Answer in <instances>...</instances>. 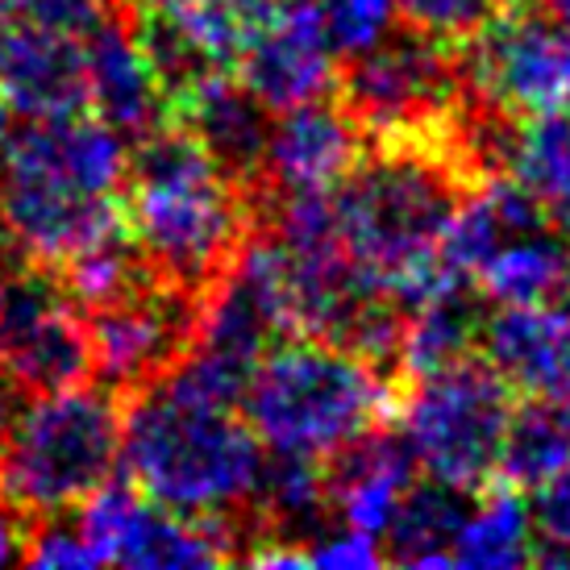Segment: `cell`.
Listing matches in <instances>:
<instances>
[{"label":"cell","mask_w":570,"mask_h":570,"mask_svg":"<svg viewBox=\"0 0 570 570\" xmlns=\"http://www.w3.org/2000/svg\"><path fill=\"white\" fill-rule=\"evenodd\" d=\"M479 188V179L438 138H366L330 188L337 242L366 279L392 287L404 308L445 279L438 246L454 208Z\"/></svg>","instance_id":"6da1fadb"},{"label":"cell","mask_w":570,"mask_h":570,"mask_svg":"<svg viewBox=\"0 0 570 570\" xmlns=\"http://www.w3.org/2000/svg\"><path fill=\"white\" fill-rule=\"evenodd\" d=\"M129 142L100 117H33L0 146V229L21 258L59 267L121 229Z\"/></svg>","instance_id":"7a4b0ae2"},{"label":"cell","mask_w":570,"mask_h":570,"mask_svg":"<svg viewBox=\"0 0 570 570\" xmlns=\"http://www.w3.org/2000/svg\"><path fill=\"white\" fill-rule=\"evenodd\" d=\"M121 217L155 279L205 296L254 234V200L184 126L129 142Z\"/></svg>","instance_id":"3957f363"},{"label":"cell","mask_w":570,"mask_h":570,"mask_svg":"<svg viewBox=\"0 0 570 570\" xmlns=\"http://www.w3.org/2000/svg\"><path fill=\"white\" fill-rule=\"evenodd\" d=\"M117 462L155 504L234 524L246 550V512L267 459L238 409L191 396L163 375L121 400Z\"/></svg>","instance_id":"277c9868"},{"label":"cell","mask_w":570,"mask_h":570,"mask_svg":"<svg viewBox=\"0 0 570 570\" xmlns=\"http://www.w3.org/2000/svg\"><path fill=\"white\" fill-rule=\"evenodd\" d=\"M396 404L400 383L383 366L317 337H284L258 358L238 409L267 454L325 462Z\"/></svg>","instance_id":"5b68a950"},{"label":"cell","mask_w":570,"mask_h":570,"mask_svg":"<svg viewBox=\"0 0 570 570\" xmlns=\"http://www.w3.org/2000/svg\"><path fill=\"white\" fill-rule=\"evenodd\" d=\"M121 454V396L105 383H71L13 404L0 429V508L26 529L76 508Z\"/></svg>","instance_id":"8992f818"},{"label":"cell","mask_w":570,"mask_h":570,"mask_svg":"<svg viewBox=\"0 0 570 570\" xmlns=\"http://www.w3.org/2000/svg\"><path fill=\"white\" fill-rule=\"evenodd\" d=\"M508 416L512 387L479 354L400 387V438L416 471L466 491L500 475Z\"/></svg>","instance_id":"52a82bcc"},{"label":"cell","mask_w":570,"mask_h":570,"mask_svg":"<svg viewBox=\"0 0 570 570\" xmlns=\"http://www.w3.org/2000/svg\"><path fill=\"white\" fill-rule=\"evenodd\" d=\"M333 92L363 138H438L454 121L466 83L459 47L400 26L346 55Z\"/></svg>","instance_id":"ba28073f"},{"label":"cell","mask_w":570,"mask_h":570,"mask_svg":"<svg viewBox=\"0 0 570 570\" xmlns=\"http://www.w3.org/2000/svg\"><path fill=\"white\" fill-rule=\"evenodd\" d=\"M466 92L512 117L570 109V30L546 0H504L459 47Z\"/></svg>","instance_id":"9c48e42d"},{"label":"cell","mask_w":570,"mask_h":570,"mask_svg":"<svg viewBox=\"0 0 570 570\" xmlns=\"http://www.w3.org/2000/svg\"><path fill=\"white\" fill-rule=\"evenodd\" d=\"M76 521L100 567L208 570L238 562L242 554L234 524L163 508L134 483H112V479H105L76 508Z\"/></svg>","instance_id":"30bf717a"},{"label":"cell","mask_w":570,"mask_h":570,"mask_svg":"<svg viewBox=\"0 0 570 570\" xmlns=\"http://www.w3.org/2000/svg\"><path fill=\"white\" fill-rule=\"evenodd\" d=\"M0 375L17 396L71 387L92 375L80 304L47 263L21 258L0 284Z\"/></svg>","instance_id":"8fae6325"},{"label":"cell","mask_w":570,"mask_h":570,"mask_svg":"<svg viewBox=\"0 0 570 570\" xmlns=\"http://www.w3.org/2000/svg\"><path fill=\"white\" fill-rule=\"evenodd\" d=\"M200 301L205 296L150 279L100 308H88L83 333H88L96 383H105L126 400L163 380L196 346Z\"/></svg>","instance_id":"7c38bea8"},{"label":"cell","mask_w":570,"mask_h":570,"mask_svg":"<svg viewBox=\"0 0 570 570\" xmlns=\"http://www.w3.org/2000/svg\"><path fill=\"white\" fill-rule=\"evenodd\" d=\"M342 55L333 50L313 0H275L271 17L246 38L234 76L271 112L296 109L337 88Z\"/></svg>","instance_id":"4fadbf2b"},{"label":"cell","mask_w":570,"mask_h":570,"mask_svg":"<svg viewBox=\"0 0 570 570\" xmlns=\"http://www.w3.org/2000/svg\"><path fill=\"white\" fill-rule=\"evenodd\" d=\"M83 80L88 109L112 126L126 142H138L163 121H171V100L146 47L134 33L129 9L112 0L109 13L83 33Z\"/></svg>","instance_id":"5bb4252c"},{"label":"cell","mask_w":570,"mask_h":570,"mask_svg":"<svg viewBox=\"0 0 570 570\" xmlns=\"http://www.w3.org/2000/svg\"><path fill=\"white\" fill-rule=\"evenodd\" d=\"M363 129L342 109V100H308L284 109L271 121L263 179L254 191V213H263L271 196H296V191H330L363 155Z\"/></svg>","instance_id":"9a60e30c"},{"label":"cell","mask_w":570,"mask_h":570,"mask_svg":"<svg viewBox=\"0 0 570 570\" xmlns=\"http://www.w3.org/2000/svg\"><path fill=\"white\" fill-rule=\"evenodd\" d=\"M171 121L188 129L208 150V159L217 163L238 188L250 191L254 200L271 138V109L229 67H213L175 96Z\"/></svg>","instance_id":"2e32d148"},{"label":"cell","mask_w":570,"mask_h":570,"mask_svg":"<svg viewBox=\"0 0 570 570\" xmlns=\"http://www.w3.org/2000/svg\"><path fill=\"white\" fill-rule=\"evenodd\" d=\"M479 350L524 396H570V321L562 304H500L483 317Z\"/></svg>","instance_id":"e0dca14e"},{"label":"cell","mask_w":570,"mask_h":570,"mask_svg":"<svg viewBox=\"0 0 570 570\" xmlns=\"http://www.w3.org/2000/svg\"><path fill=\"white\" fill-rule=\"evenodd\" d=\"M321 471H325L333 517L366 538H383L400 495L416 479V459L400 433L375 425L342 450H333L330 459L321 462Z\"/></svg>","instance_id":"ac0fdd59"},{"label":"cell","mask_w":570,"mask_h":570,"mask_svg":"<svg viewBox=\"0 0 570 570\" xmlns=\"http://www.w3.org/2000/svg\"><path fill=\"white\" fill-rule=\"evenodd\" d=\"M0 96L13 117H67L88 109L80 38L17 26L0 63Z\"/></svg>","instance_id":"d6986e66"},{"label":"cell","mask_w":570,"mask_h":570,"mask_svg":"<svg viewBox=\"0 0 570 570\" xmlns=\"http://www.w3.org/2000/svg\"><path fill=\"white\" fill-rule=\"evenodd\" d=\"M483 296L471 279L445 275L429 287L425 296L409 304L404 317V337L396 354L400 387L412 380H425L433 371L471 358L479 350V330H483Z\"/></svg>","instance_id":"ffe728a7"},{"label":"cell","mask_w":570,"mask_h":570,"mask_svg":"<svg viewBox=\"0 0 570 570\" xmlns=\"http://www.w3.org/2000/svg\"><path fill=\"white\" fill-rule=\"evenodd\" d=\"M475 504V491L454 488L445 479H433L416 471L404 495H400L392 521L383 529V562L387 567H454V541L466 521V512Z\"/></svg>","instance_id":"44dd1931"},{"label":"cell","mask_w":570,"mask_h":570,"mask_svg":"<svg viewBox=\"0 0 570 570\" xmlns=\"http://www.w3.org/2000/svg\"><path fill=\"white\" fill-rule=\"evenodd\" d=\"M471 284L491 304H550L570 287V229L538 225L491 254Z\"/></svg>","instance_id":"7402d4cb"},{"label":"cell","mask_w":570,"mask_h":570,"mask_svg":"<svg viewBox=\"0 0 570 570\" xmlns=\"http://www.w3.org/2000/svg\"><path fill=\"white\" fill-rule=\"evenodd\" d=\"M450 562L471 570L533 567V524H529V508L521 504L517 483L495 475L488 488H479Z\"/></svg>","instance_id":"603a6c76"},{"label":"cell","mask_w":570,"mask_h":570,"mask_svg":"<svg viewBox=\"0 0 570 570\" xmlns=\"http://www.w3.org/2000/svg\"><path fill=\"white\" fill-rule=\"evenodd\" d=\"M570 466V396H529L512 409L500 450V479L538 488Z\"/></svg>","instance_id":"cb8c5ba5"},{"label":"cell","mask_w":570,"mask_h":570,"mask_svg":"<svg viewBox=\"0 0 570 570\" xmlns=\"http://www.w3.org/2000/svg\"><path fill=\"white\" fill-rule=\"evenodd\" d=\"M508 179H517L550 222L570 229V109L521 117Z\"/></svg>","instance_id":"d4e9b609"},{"label":"cell","mask_w":570,"mask_h":570,"mask_svg":"<svg viewBox=\"0 0 570 570\" xmlns=\"http://www.w3.org/2000/svg\"><path fill=\"white\" fill-rule=\"evenodd\" d=\"M191 47L213 67H234L263 21L271 17L275 0H150Z\"/></svg>","instance_id":"484cf974"},{"label":"cell","mask_w":570,"mask_h":570,"mask_svg":"<svg viewBox=\"0 0 570 570\" xmlns=\"http://www.w3.org/2000/svg\"><path fill=\"white\" fill-rule=\"evenodd\" d=\"M529 524H533V562L570 567V466L533 488Z\"/></svg>","instance_id":"4316f807"},{"label":"cell","mask_w":570,"mask_h":570,"mask_svg":"<svg viewBox=\"0 0 570 570\" xmlns=\"http://www.w3.org/2000/svg\"><path fill=\"white\" fill-rule=\"evenodd\" d=\"M500 4L504 0H396V17L409 30L462 47L488 17L500 13Z\"/></svg>","instance_id":"83f0119b"},{"label":"cell","mask_w":570,"mask_h":570,"mask_svg":"<svg viewBox=\"0 0 570 570\" xmlns=\"http://www.w3.org/2000/svg\"><path fill=\"white\" fill-rule=\"evenodd\" d=\"M313 4L342 59L380 42L396 21V0H313Z\"/></svg>","instance_id":"f1b7e54d"},{"label":"cell","mask_w":570,"mask_h":570,"mask_svg":"<svg viewBox=\"0 0 570 570\" xmlns=\"http://www.w3.org/2000/svg\"><path fill=\"white\" fill-rule=\"evenodd\" d=\"M4 4H9L17 26L83 38L100 17L109 13L112 0H4Z\"/></svg>","instance_id":"f546056e"},{"label":"cell","mask_w":570,"mask_h":570,"mask_svg":"<svg viewBox=\"0 0 570 570\" xmlns=\"http://www.w3.org/2000/svg\"><path fill=\"white\" fill-rule=\"evenodd\" d=\"M304 562L308 567H325V570H371V567H387L383 562V546L380 538H366L358 529H325L321 538L308 541L304 550Z\"/></svg>","instance_id":"4dcf8cb0"},{"label":"cell","mask_w":570,"mask_h":570,"mask_svg":"<svg viewBox=\"0 0 570 570\" xmlns=\"http://www.w3.org/2000/svg\"><path fill=\"white\" fill-rule=\"evenodd\" d=\"M17 554H21V524L13 521L9 508H0V567L17 562Z\"/></svg>","instance_id":"1f68e13d"},{"label":"cell","mask_w":570,"mask_h":570,"mask_svg":"<svg viewBox=\"0 0 570 570\" xmlns=\"http://www.w3.org/2000/svg\"><path fill=\"white\" fill-rule=\"evenodd\" d=\"M17 263H21V250H17V246H13V238H9V234H4V229H0V284H4V279H9V271H13Z\"/></svg>","instance_id":"d6a6232c"},{"label":"cell","mask_w":570,"mask_h":570,"mask_svg":"<svg viewBox=\"0 0 570 570\" xmlns=\"http://www.w3.org/2000/svg\"><path fill=\"white\" fill-rule=\"evenodd\" d=\"M13 33H17V21H13V13H9V4L0 0V63H4V55H9Z\"/></svg>","instance_id":"836d02e7"},{"label":"cell","mask_w":570,"mask_h":570,"mask_svg":"<svg viewBox=\"0 0 570 570\" xmlns=\"http://www.w3.org/2000/svg\"><path fill=\"white\" fill-rule=\"evenodd\" d=\"M13 387H9V380L0 375V429H4V421H9V412H13Z\"/></svg>","instance_id":"e575fe53"},{"label":"cell","mask_w":570,"mask_h":570,"mask_svg":"<svg viewBox=\"0 0 570 570\" xmlns=\"http://www.w3.org/2000/svg\"><path fill=\"white\" fill-rule=\"evenodd\" d=\"M9 129H13V109H9L4 96H0V146H4V138H9Z\"/></svg>","instance_id":"d590c367"},{"label":"cell","mask_w":570,"mask_h":570,"mask_svg":"<svg viewBox=\"0 0 570 570\" xmlns=\"http://www.w3.org/2000/svg\"><path fill=\"white\" fill-rule=\"evenodd\" d=\"M546 4L554 9L558 21H562V26H567V30H570V0H546Z\"/></svg>","instance_id":"8d00e7d4"},{"label":"cell","mask_w":570,"mask_h":570,"mask_svg":"<svg viewBox=\"0 0 570 570\" xmlns=\"http://www.w3.org/2000/svg\"><path fill=\"white\" fill-rule=\"evenodd\" d=\"M558 304H562V313H567V321H570V287L562 292V296H558Z\"/></svg>","instance_id":"74e56055"},{"label":"cell","mask_w":570,"mask_h":570,"mask_svg":"<svg viewBox=\"0 0 570 570\" xmlns=\"http://www.w3.org/2000/svg\"><path fill=\"white\" fill-rule=\"evenodd\" d=\"M121 4H129V0H121Z\"/></svg>","instance_id":"f35d334b"}]
</instances>
